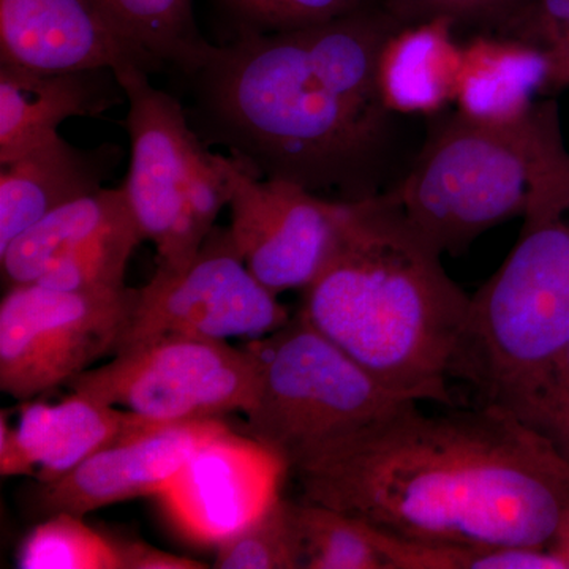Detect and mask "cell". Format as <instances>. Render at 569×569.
Here are the masks:
<instances>
[{
	"mask_svg": "<svg viewBox=\"0 0 569 569\" xmlns=\"http://www.w3.org/2000/svg\"><path fill=\"white\" fill-rule=\"evenodd\" d=\"M400 24L373 0L284 32H236L186 74L190 123L258 178L340 201L388 193L410 164L402 118L378 86V59Z\"/></svg>",
	"mask_w": 569,
	"mask_h": 569,
	"instance_id": "6da1fadb",
	"label": "cell"
},
{
	"mask_svg": "<svg viewBox=\"0 0 569 569\" xmlns=\"http://www.w3.org/2000/svg\"><path fill=\"white\" fill-rule=\"evenodd\" d=\"M302 500L395 537L548 549L569 511V459L490 407L407 403L290 468Z\"/></svg>",
	"mask_w": 569,
	"mask_h": 569,
	"instance_id": "7a4b0ae2",
	"label": "cell"
},
{
	"mask_svg": "<svg viewBox=\"0 0 569 569\" xmlns=\"http://www.w3.org/2000/svg\"><path fill=\"white\" fill-rule=\"evenodd\" d=\"M388 193L351 201L299 313L397 395L455 408L449 361L470 296Z\"/></svg>",
	"mask_w": 569,
	"mask_h": 569,
	"instance_id": "3957f363",
	"label": "cell"
},
{
	"mask_svg": "<svg viewBox=\"0 0 569 569\" xmlns=\"http://www.w3.org/2000/svg\"><path fill=\"white\" fill-rule=\"evenodd\" d=\"M518 242L470 296L449 380L538 430L569 347V156L560 149L535 176ZM539 432V430H538Z\"/></svg>",
	"mask_w": 569,
	"mask_h": 569,
	"instance_id": "277c9868",
	"label": "cell"
},
{
	"mask_svg": "<svg viewBox=\"0 0 569 569\" xmlns=\"http://www.w3.org/2000/svg\"><path fill=\"white\" fill-rule=\"evenodd\" d=\"M561 144L550 100L515 123L441 112L429 118L425 141L388 194L441 253L459 254L523 216L535 176Z\"/></svg>",
	"mask_w": 569,
	"mask_h": 569,
	"instance_id": "5b68a950",
	"label": "cell"
},
{
	"mask_svg": "<svg viewBox=\"0 0 569 569\" xmlns=\"http://www.w3.org/2000/svg\"><path fill=\"white\" fill-rule=\"evenodd\" d=\"M129 103V173L123 193L159 268L193 260L230 203L227 157L208 151L183 104L137 66L114 70Z\"/></svg>",
	"mask_w": 569,
	"mask_h": 569,
	"instance_id": "8992f818",
	"label": "cell"
},
{
	"mask_svg": "<svg viewBox=\"0 0 569 569\" xmlns=\"http://www.w3.org/2000/svg\"><path fill=\"white\" fill-rule=\"evenodd\" d=\"M252 346L260 381L246 436L288 471L317 448L415 402L381 383L299 312Z\"/></svg>",
	"mask_w": 569,
	"mask_h": 569,
	"instance_id": "52a82bcc",
	"label": "cell"
},
{
	"mask_svg": "<svg viewBox=\"0 0 569 569\" xmlns=\"http://www.w3.org/2000/svg\"><path fill=\"white\" fill-rule=\"evenodd\" d=\"M260 356L252 343L171 336L118 351L69 381L71 391L163 422L249 413Z\"/></svg>",
	"mask_w": 569,
	"mask_h": 569,
	"instance_id": "ba28073f",
	"label": "cell"
},
{
	"mask_svg": "<svg viewBox=\"0 0 569 569\" xmlns=\"http://www.w3.org/2000/svg\"><path fill=\"white\" fill-rule=\"evenodd\" d=\"M290 318L277 295L247 268L230 228L216 227L192 261L179 269L157 268L144 287L132 290L114 353L171 336L261 339Z\"/></svg>",
	"mask_w": 569,
	"mask_h": 569,
	"instance_id": "9c48e42d",
	"label": "cell"
},
{
	"mask_svg": "<svg viewBox=\"0 0 569 569\" xmlns=\"http://www.w3.org/2000/svg\"><path fill=\"white\" fill-rule=\"evenodd\" d=\"M132 290L63 291L39 283L7 288L0 302V389L28 402L69 385L114 355Z\"/></svg>",
	"mask_w": 569,
	"mask_h": 569,
	"instance_id": "30bf717a",
	"label": "cell"
},
{
	"mask_svg": "<svg viewBox=\"0 0 569 569\" xmlns=\"http://www.w3.org/2000/svg\"><path fill=\"white\" fill-rule=\"evenodd\" d=\"M230 231L247 268L279 296L305 290L346 230L351 201L332 200L279 179L258 178L227 157Z\"/></svg>",
	"mask_w": 569,
	"mask_h": 569,
	"instance_id": "8fae6325",
	"label": "cell"
},
{
	"mask_svg": "<svg viewBox=\"0 0 569 569\" xmlns=\"http://www.w3.org/2000/svg\"><path fill=\"white\" fill-rule=\"evenodd\" d=\"M144 241L122 187L82 197L17 236L0 252L7 288L39 283L63 291H119Z\"/></svg>",
	"mask_w": 569,
	"mask_h": 569,
	"instance_id": "7c38bea8",
	"label": "cell"
},
{
	"mask_svg": "<svg viewBox=\"0 0 569 569\" xmlns=\"http://www.w3.org/2000/svg\"><path fill=\"white\" fill-rule=\"evenodd\" d=\"M287 471L263 445L227 429L201 445L157 497L183 537L217 548L280 496Z\"/></svg>",
	"mask_w": 569,
	"mask_h": 569,
	"instance_id": "4fadbf2b",
	"label": "cell"
},
{
	"mask_svg": "<svg viewBox=\"0 0 569 569\" xmlns=\"http://www.w3.org/2000/svg\"><path fill=\"white\" fill-rule=\"evenodd\" d=\"M0 63L39 71L164 69L102 0H0Z\"/></svg>",
	"mask_w": 569,
	"mask_h": 569,
	"instance_id": "5bb4252c",
	"label": "cell"
},
{
	"mask_svg": "<svg viewBox=\"0 0 569 569\" xmlns=\"http://www.w3.org/2000/svg\"><path fill=\"white\" fill-rule=\"evenodd\" d=\"M230 429L222 419L170 422L96 452L52 482H40L36 505L44 516H86L146 496H159L194 451Z\"/></svg>",
	"mask_w": 569,
	"mask_h": 569,
	"instance_id": "9a60e30c",
	"label": "cell"
},
{
	"mask_svg": "<svg viewBox=\"0 0 569 569\" xmlns=\"http://www.w3.org/2000/svg\"><path fill=\"white\" fill-rule=\"evenodd\" d=\"M127 102L112 69L39 71L0 63V164L58 137L71 118H99Z\"/></svg>",
	"mask_w": 569,
	"mask_h": 569,
	"instance_id": "2e32d148",
	"label": "cell"
},
{
	"mask_svg": "<svg viewBox=\"0 0 569 569\" xmlns=\"http://www.w3.org/2000/svg\"><path fill=\"white\" fill-rule=\"evenodd\" d=\"M121 157L110 142L81 149L58 134L0 164V252L56 209L102 190Z\"/></svg>",
	"mask_w": 569,
	"mask_h": 569,
	"instance_id": "e0dca14e",
	"label": "cell"
},
{
	"mask_svg": "<svg viewBox=\"0 0 569 569\" xmlns=\"http://www.w3.org/2000/svg\"><path fill=\"white\" fill-rule=\"evenodd\" d=\"M164 425L170 422L73 392L56 406L28 400L17 433L26 456L37 467L36 478L52 482L96 452Z\"/></svg>",
	"mask_w": 569,
	"mask_h": 569,
	"instance_id": "ac0fdd59",
	"label": "cell"
},
{
	"mask_svg": "<svg viewBox=\"0 0 569 569\" xmlns=\"http://www.w3.org/2000/svg\"><path fill=\"white\" fill-rule=\"evenodd\" d=\"M449 18L400 26L378 59V86L389 110L406 118H433L455 104L462 41Z\"/></svg>",
	"mask_w": 569,
	"mask_h": 569,
	"instance_id": "d6986e66",
	"label": "cell"
},
{
	"mask_svg": "<svg viewBox=\"0 0 569 569\" xmlns=\"http://www.w3.org/2000/svg\"><path fill=\"white\" fill-rule=\"evenodd\" d=\"M549 58L523 41L477 32L462 41L456 110L473 121L515 123L548 91Z\"/></svg>",
	"mask_w": 569,
	"mask_h": 569,
	"instance_id": "ffe728a7",
	"label": "cell"
},
{
	"mask_svg": "<svg viewBox=\"0 0 569 569\" xmlns=\"http://www.w3.org/2000/svg\"><path fill=\"white\" fill-rule=\"evenodd\" d=\"M126 32L163 67L183 77L203 62L211 43L198 32L193 0H102Z\"/></svg>",
	"mask_w": 569,
	"mask_h": 569,
	"instance_id": "44dd1931",
	"label": "cell"
},
{
	"mask_svg": "<svg viewBox=\"0 0 569 569\" xmlns=\"http://www.w3.org/2000/svg\"><path fill=\"white\" fill-rule=\"evenodd\" d=\"M365 526L389 569H567L549 549L418 541Z\"/></svg>",
	"mask_w": 569,
	"mask_h": 569,
	"instance_id": "7402d4cb",
	"label": "cell"
},
{
	"mask_svg": "<svg viewBox=\"0 0 569 569\" xmlns=\"http://www.w3.org/2000/svg\"><path fill=\"white\" fill-rule=\"evenodd\" d=\"M296 530L306 569H389L365 523L336 509L293 501Z\"/></svg>",
	"mask_w": 569,
	"mask_h": 569,
	"instance_id": "603a6c76",
	"label": "cell"
},
{
	"mask_svg": "<svg viewBox=\"0 0 569 569\" xmlns=\"http://www.w3.org/2000/svg\"><path fill=\"white\" fill-rule=\"evenodd\" d=\"M21 569H122L114 541L89 527L82 516H47L18 549Z\"/></svg>",
	"mask_w": 569,
	"mask_h": 569,
	"instance_id": "cb8c5ba5",
	"label": "cell"
},
{
	"mask_svg": "<svg viewBox=\"0 0 569 569\" xmlns=\"http://www.w3.org/2000/svg\"><path fill=\"white\" fill-rule=\"evenodd\" d=\"M213 568H302L293 501L277 497L246 529L217 546Z\"/></svg>",
	"mask_w": 569,
	"mask_h": 569,
	"instance_id": "d4e9b609",
	"label": "cell"
},
{
	"mask_svg": "<svg viewBox=\"0 0 569 569\" xmlns=\"http://www.w3.org/2000/svg\"><path fill=\"white\" fill-rule=\"evenodd\" d=\"M236 32H284L350 13L370 0H219Z\"/></svg>",
	"mask_w": 569,
	"mask_h": 569,
	"instance_id": "484cf974",
	"label": "cell"
},
{
	"mask_svg": "<svg viewBox=\"0 0 569 569\" xmlns=\"http://www.w3.org/2000/svg\"><path fill=\"white\" fill-rule=\"evenodd\" d=\"M486 32L548 51L569 32V0H518Z\"/></svg>",
	"mask_w": 569,
	"mask_h": 569,
	"instance_id": "4316f807",
	"label": "cell"
},
{
	"mask_svg": "<svg viewBox=\"0 0 569 569\" xmlns=\"http://www.w3.org/2000/svg\"><path fill=\"white\" fill-rule=\"evenodd\" d=\"M516 2L518 0H381L385 10L400 26L443 17L455 21L458 28L467 26L477 32L489 31Z\"/></svg>",
	"mask_w": 569,
	"mask_h": 569,
	"instance_id": "83f0119b",
	"label": "cell"
},
{
	"mask_svg": "<svg viewBox=\"0 0 569 569\" xmlns=\"http://www.w3.org/2000/svg\"><path fill=\"white\" fill-rule=\"evenodd\" d=\"M538 430L569 459V347L553 377Z\"/></svg>",
	"mask_w": 569,
	"mask_h": 569,
	"instance_id": "f1b7e54d",
	"label": "cell"
},
{
	"mask_svg": "<svg viewBox=\"0 0 569 569\" xmlns=\"http://www.w3.org/2000/svg\"><path fill=\"white\" fill-rule=\"evenodd\" d=\"M122 569H203L201 561L176 556L141 541L116 542Z\"/></svg>",
	"mask_w": 569,
	"mask_h": 569,
	"instance_id": "f546056e",
	"label": "cell"
},
{
	"mask_svg": "<svg viewBox=\"0 0 569 569\" xmlns=\"http://www.w3.org/2000/svg\"><path fill=\"white\" fill-rule=\"evenodd\" d=\"M0 473L3 478L36 477L37 473L21 447L17 429L7 421L6 411L0 413Z\"/></svg>",
	"mask_w": 569,
	"mask_h": 569,
	"instance_id": "4dcf8cb0",
	"label": "cell"
},
{
	"mask_svg": "<svg viewBox=\"0 0 569 569\" xmlns=\"http://www.w3.org/2000/svg\"><path fill=\"white\" fill-rule=\"evenodd\" d=\"M546 54H548L550 66L548 91L546 93L567 88L569 86V32L565 33L557 43H553L546 51Z\"/></svg>",
	"mask_w": 569,
	"mask_h": 569,
	"instance_id": "1f68e13d",
	"label": "cell"
},
{
	"mask_svg": "<svg viewBox=\"0 0 569 569\" xmlns=\"http://www.w3.org/2000/svg\"><path fill=\"white\" fill-rule=\"evenodd\" d=\"M548 549L563 561L565 568L569 569V511L561 519L559 529L553 535Z\"/></svg>",
	"mask_w": 569,
	"mask_h": 569,
	"instance_id": "d6a6232c",
	"label": "cell"
}]
</instances>
